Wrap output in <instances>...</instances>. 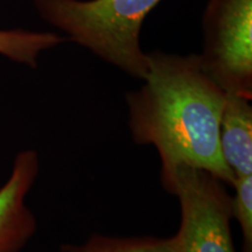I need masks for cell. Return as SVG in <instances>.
<instances>
[{
	"mask_svg": "<svg viewBox=\"0 0 252 252\" xmlns=\"http://www.w3.org/2000/svg\"><path fill=\"white\" fill-rule=\"evenodd\" d=\"M244 97L226 94L220 125V149L235 178L252 175V105Z\"/></svg>",
	"mask_w": 252,
	"mask_h": 252,
	"instance_id": "cell-6",
	"label": "cell"
},
{
	"mask_svg": "<svg viewBox=\"0 0 252 252\" xmlns=\"http://www.w3.org/2000/svg\"><path fill=\"white\" fill-rule=\"evenodd\" d=\"M232 187V214L241 226L242 252H252V175L236 178Z\"/></svg>",
	"mask_w": 252,
	"mask_h": 252,
	"instance_id": "cell-9",
	"label": "cell"
},
{
	"mask_svg": "<svg viewBox=\"0 0 252 252\" xmlns=\"http://www.w3.org/2000/svg\"><path fill=\"white\" fill-rule=\"evenodd\" d=\"M39 173L36 151L17 153L7 180L0 187V252H21L35 235L37 220L27 196Z\"/></svg>",
	"mask_w": 252,
	"mask_h": 252,
	"instance_id": "cell-5",
	"label": "cell"
},
{
	"mask_svg": "<svg viewBox=\"0 0 252 252\" xmlns=\"http://www.w3.org/2000/svg\"><path fill=\"white\" fill-rule=\"evenodd\" d=\"M64 41L53 32L0 30V55L11 61L35 68L40 55Z\"/></svg>",
	"mask_w": 252,
	"mask_h": 252,
	"instance_id": "cell-7",
	"label": "cell"
},
{
	"mask_svg": "<svg viewBox=\"0 0 252 252\" xmlns=\"http://www.w3.org/2000/svg\"><path fill=\"white\" fill-rule=\"evenodd\" d=\"M172 195L180 204L173 252H236L231 234L232 196L212 173L179 166Z\"/></svg>",
	"mask_w": 252,
	"mask_h": 252,
	"instance_id": "cell-3",
	"label": "cell"
},
{
	"mask_svg": "<svg viewBox=\"0 0 252 252\" xmlns=\"http://www.w3.org/2000/svg\"><path fill=\"white\" fill-rule=\"evenodd\" d=\"M147 54L143 86L125 94L127 127L134 144L157 150L163 190L172 194L175 171L182 165L232 186L236 178L220 149L225 93L208 76L197 54Z\"/></svg>",
	"mask_w": 252,
	"mask_h": 252,
	"instance_id": "cell-1",
	"label": "cell"
},
{
	"mask_svg": "<svg viewBox=\"0 0 252 252\" xmlns=\"http://www.w3.org/2000/svg\"><path fill=\"white\" fill-rule=\"evenodd\" d=\"M198 55L225 94L252 99V0H208Z\"/></svg>",
	"mask_w": 252,
	"mask_h": 252,
	"instance_id": "cell-4",
	"label": "cell"
},
{
	"mask_svg": "<svg viewBox=\"0 0 252 252\" xmlns=\"http://www.w3.org/2000/svg\"><path fill=\"white\" fill-rule=\"evenodd\" d=\"M162 0H34L40 17L77 43L143 81L149 54L140 45L144 21Z\"/></svg>",
	"mask_w": 252,
	"mask_h": 252,
	"instance_id": "cell-2",
	"label": "cell"
},
{
	"mask_svg": "<svg viewBox=\"0 0 252 252\" xmlns=\"http://www.w3.org/2000/svg\"><path fill=\"white\" fill-rule=\"evenodd\" d=\"M59 252H173L172 237L91 235L81 244H62Z\"/></svg>",
	"mask_w": 252,
	"mask_h": 252,
	"instance_id": "cell-8",
	"label": "cell"
}]
</instances>
